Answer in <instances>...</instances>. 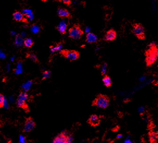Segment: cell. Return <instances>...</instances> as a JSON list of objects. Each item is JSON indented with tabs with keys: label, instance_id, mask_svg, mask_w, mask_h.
Wrapping results in <instances>:
<instances>
[{
	"label": "cell",
	"instance_id": "20",
	"mask_svg": "<svg viewBox=\"0 0 158 143\" xmlns=\"http://www.w3.org/2000/svg\"><path fill=\"white\" fill-rule=\"evenodd\" d=\"M51 74V72L50 70H45V71H44L43 73H42V80H44L46 79L50 78Z\"/></svg>",
	"mask_w": 158,
	"mask_h": 143
},
{
	"label": "cell",
	"instance_id": "7",
	"mask_svg": "<svg viewBox=\"0 0 158 143\" xmlns=\"http://www.w3.org/2000/svg\"><path fill=\"white\" fill-rule=\"evenodd\" d=\"M28 95L25 92H20L16 100V105L17 107L22 108L24 110L28 109V105L26 103V100L28 99Z\"/></svg>",
	"mask_w": 158,
	"mask_h": 143
},
{
	"label": "cell",
	"instance_id": "17",
	"mask_svg": "<svg viewBox=\"0 0 158 143\" xmlns=\"http://www.w3.org/2000/svg\"><path fill=\"white\" fill-rule=\"evenodd\" d=\"M102 82H103L104 86H106V87H110L112 85V81H111L110 77L106 74L103 75V77L102 78Z\"/></svg>",
	"mask_w": 158,
	"mask_h": 143
},
{
	"label": "cell",
	"instance_id": "18",
	"mask_svg": "<svg viewBox=\"0 0 158 143\" xmlns=\"http://www.w3.org/2000/svg\"><path fill=\"white\" fill-rule=\"evenodd\" d=\"M34 41L30 38H26L24 40V45L26 48H29L34 44Z\"/></svg>",
	"mask_w": 158,
	"mask_h": 143
},
{
	"label": "cell",
	"instance_id": "6",
	"mask_svg": "<svg viewBox=\"0 0 158 143\" xmlns=\"http://www.w3.org/2000/svg\"><path fill=\"white\" fill-rule=\"evenodd\" d=\"M72 136L66 132H62L54 137L53 140V143H71L72 142Z\"/></svg>",
	"mask_w": 158,
	"mask_h": 143
},
{
	"label": "cell",
	"instance_id": "9",
	"mask_svg": "<svg viewBox=\"0 0 158 143\" xmlns=\"http://www.w3.org/2000/svg\"><path fill=\"white\" fill-rule=\"evenodd\" d=\"M101 120L99 117L96 114H92L90 116L88 120L87 123L92 127H96L100 124Z\"/></svg>",
	"mask_w": 158,
	"mask_h": 143
},
{
	"label": "cell",
	"instance_id": "15",
	"mask_svg": "<svg viewBox=\"0 0 158 143\" xmlns=\"http://www.w3.org/2000/svg\"><path fill=\"white\" fill-rule=\"evenodd\" d=\"M148 137L150 143H156L158 140V132L150 131L148 133Z\"/></svg>",
	"mask_w": 158,
	"mask_h": 143
},
{
	"label": "cell",
	"instance_id": "14",
	"mask_svg": "<svg viewBox=\"0 0 158 143\" xmlns=\"http://www.w3.org/2000/svg\"><path fill=\"white\" fill-rule=\"evenodd\" d=\"M67 24L64 22H61L59 23L57 26H56V29L59 32L61 35H65L66 32Z\"/></svg>",
	"mask_w": 158,
	"mask_h": 143
},
{
	"label": "cell",
	"instance_id": "22",
	"mask_svg": "<svg viewBox=\"0 0 158 143\" xmlns=\"http://www.w3.org/2000/svg\"><path fill=\"white\" fill-rule=\"evenodd\" d=\"M106 66H107V65H106V63H104V65H103L102 66V67L101 68V75H104L105 74V73H106Z\"/></svg>",
	"mask_w": 158,
	"mask_h": 143
},
{
	"label": "cell",
	"instance_id": "13",
	"mask_svg": "<svg viewBox=\"0 0 158 143\" xmlns=\"http://www.w3.org/2000/svg\"><path fill=\"white\" fill-rule=\"evenodd\" d=\"M85 41L89 44L95 43L97 41V37L93 33L88 32L86 35Z\"/></svg>",
	"mask_w": 158,
	"mask_h": 143
},
{
	"label": "cell",
	"instance_id": "21",
	"mask_svg": "<svg viewBox=\"0 0 158 143\" xmlns=\"http://www.w3.org/2000/svg\"><path fill=\"white\" fill-rule=\"evenodd\" d=\"M5 98L4 95L1 93L0 94V108H2L4 105Z\"/></svg>",
	"mask_w": 158,
	"mask_h": 143
},
{
	"label": "cell",
	"instance_id": "4",
	"mask_svg": "<svg viewBox=\"0 0 158 143\" xmlns=\"http://www.w3.org/2000/svg\"><path fill=\"white\" fill-rule=\"evenodd\" d=\"M60 55L62 57L70 61H73L78 60L79 58V52L75 50H69L63 49L60 51Z\"/></svg>",
	"mask_w": 158,
	"mask_h": 143
},
{
	"label": "cell",
	"instance_id": "16",
	"mask_svg": "<svg viewBox=\"0 0 158 143\" xmlns=\"http://www.w3.org/2000/svg\"><path fill=\"white\" fill-rule=\"evenodd\" d=\"M26 58L30 59L32 61H33L34 63H38L39 62L36 55L33 52H27L26 55Z\"/></svg>",
	"mask_w": 158,
	"mask_h": 143
},
{
	"label": "cell",
	"instance_id": "19",
	"mask_svg": "<svg viewBox=\"0 0 158 143\" xmlns=\"http://www.w3.org/2000/svg\"><path fill=\"white\" fill-rule=\"evenodd\" d=\"M62 44L61 43H59L57 45L56 47H53V46H51L49 48L51 49V51L52 52H57V51H60L61 49L62 48Z\"/></svg>",
	"mask_w": 158,
	"mask_h": 143
},
{
	"label": "cell",
	"instance_id": "3",
	"mask_svg": "<svg viewBox=\"0 0 158 143\" xmlns=\"http://www.w3.org/2000/svg\"><path fill=\"white\" fill-rule=\"evenodd\" d=\"M69 37L73 40L81 39L84 34V31L81 29L79 24H74L68 30Z\"/></svg>",
	"mask_w": 158,
	"mask_h": 143
},
{
	"label": "cell",
	"instance_id": "1",
	"mask_svg": "<svg viewBox=\"0 0 158 143\" xmlns=\"http://www.w3.org/2000/svg\"><path fill=\"white\" fill-rule=\"evenodd\" d=\"M145 62L148 67L152 66L158 59V45L152 42L148 45V48L145 51Z\"/></svg>",
	"mask_w": 158,
	"mask_h": 143
},
{
	"label": "cell",
	"instance_id": "11",
	"mask_svg": "<svg viewBox=\"0 0 158 143\" xmlns=\"http://www.w3.org/2000/svg\"><path fill=\"white\" fill-rule=\"evenodd\" d=\"M58 16L61 18H70L71 17V14L67 9L65 8L59 7L57 10Z\"/></svg>",
	"mask_w": 158,
	"mask_h": 143
},
{
	"label": "cell",
	"instance_id": "10",
	"mask_svg": "<svg viewBox=\"0 0 158 143\" xmlns=\"http://www.w3.org/2000/svg\"><path fill=\"white\" fill-rule=\"evenodd\" d=\"M117 37V33L115 30L110 29L105 33L103 39L105 41L111 42L113 41Z\"/></svg>",
	"mask_w": 158,
	"mask_h": 143
},
{
	"label": "cell",
	"instance_id": "2",
	"mask_svg": "<svg viewBox=\"0 0 158 143\" xmlns=\"http://www.w3.org/2000/svg\"><path fill=\"white\" fill-rule=\"evenodd\" d=\"M110 104V98L107 95L101 93L97 95L94 100H92L91 105L92 107H96L98 108L105 109Z\"/></svg>",
	"mask_w": 158,
	"mask_h": 143
},
{
	"label": "cell",
	"instance_id": "24",
	"mask_svg": "<svg viewBox=\"0 0 158 143\" xmlns=\"http://www.w3.org/2000/svg\"><path fill=\"white\" fill-rule=\"evenodd\" d=\"M121 137H122V135L121 134H118L116 136V138L117 139H120Z\"/></svg>",
	"mask_w": 158,
	"mask_h": 143
},
{
	"label": "cell",
	"instance_id": "23",
	"mask_svg": "<svg viewBox=\"0 0 158 143\" xmlns=\"http://www.w3.org/2000/svg\"><path fill=\"white\" fill-rule=\"evenodd\" d=\"M64 4L67 5V6H70L72 3V0H60Z\"/></svg>",
	"mask_w": 158,
	"mask_h": 143
},
{
	"label": "cell",
	"instance_id": "8",
	"mask_svg": "<svg viewBox=\"0 0 158 143\" xmlns=\"http://www.w3.org/2000/svg\"><path fill=\"white\" fill-rule=\"evenodd\" d=\"M36 126V123L32 117H28L25 119L22 132L24 133H29L31 132Z\"/></svg>",
	"mask_w": 158,
	"mask_h": 143
},
{
	"label": "cell",
	"instance_id": "12",
	"mask_svg": "<svg viewBox=\"0 0 158 143\" xmlns=\"http://www.w3.org/2000/svg\"><path fill=\"white\" fill-rule=\"evenodd\" d=\"M24 14L21 12L17 10V11L14 12L13 14H12V16H13V19L14 20L17 22H24Z\"/></svg>",
	"mask_w": 158,
	"mask_h": 143
},
{
	"label": "cell",
	"instance_id": "25",
	"mask_svg": "<svg viewBox=\"0 0 158 143\" xmlns=\"http://www.w3.org/2000/svg\"><path fill=\"white\" fill-rule=\"evenodd\" d=\"M41 1H42V2H45L48 1V0H41Z\"/></svg>",
	"mask_w": 158,
	"mask_h": 143
},
{
	"label": "cell",
	"instance_id": "5",
	"mask_svg": "<svg viewBox=\"0 0 158 143\" xmlns=\"http://www.w3.org/2000/svg\"><path fill=\"white\" fill-rule=\"evenodd\" d=\"M132 31L134 36L138 39L143 40L146 38L145 28L140 23H135L133 25Z\"/></svg>",
	"mask_w": 158,
	"mask_h": 143
}]
</instances>
